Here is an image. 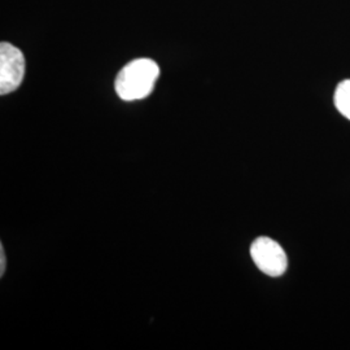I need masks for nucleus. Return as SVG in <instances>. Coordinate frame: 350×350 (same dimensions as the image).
I'll list each match as a JSON object with an SVG mask.
<instances>
[{"mask_svg": "<svg viewBox=\"0 0 350 350\" xmlns=\"http://www.w3.org/2000/svg\"><path fill=\"white\" fill-rule=\"evenodd\" d=\"M160 68L150 59H137L127 64L116 78V92L125 101L144 99L153 91Z\"/></svg>", "mask_w": 350, "mask_h": 350, "instance_id": "1", "label": "nucleus"}, {"mask_svg": "<svg viewBox=\"0 0 350 350\" xmlns=\"http://www.w3.org/2000/svg\"><path fill=\"white\" fill-rule=\"evenodd\" d=\"M5 271V258H4V248L0 247V276L4 275Z\"/></svg>", "mask_w": 350, "mask_h": 350, "instance_id": "5", "label": "nucleus"}, {"mask_svg": "<svg viewBox=\"0 0 350 350\" xmlns=\"http://www.w3.org/2000/svg\"><path fill=\"white\" fill-rule=\"evenodd\" d=\"M25 75V57L12 44H0V94L7 95L17 90Z\"/></svg>", "mask_w": 350, "mask_h": 350, "instance_id": "3", "label": "nucleus"}, {"mask_svg": "<svg viewBox=\"0 0 350 350\" xmlns=\"http://www.w3.org/2000/svg\"><path fill=\"white\" fill-rule=\"evenodd\" d=\"M250 256L253 262L266 275L278 278L287 271V254L273 239H256L250 247Z\"/></svg>", "mask_w": 350, "mask_h": 350, "instance_id": "2", "label": "nucleus"}, {"mask_svg": "<svg viewBox=\"0 0 350 350\" xmlns=\"http://www.w3.org/2000/svg\"><path fill=\"white\" fill-rule=\"evenodd\" d=\"M335 105L338 112L350 120V79L341 82L336 88Z\"/></svg>", "mask_w": 350, "mask_h": 350, "instance_id": "4", "label": "nucleus"}]
</instances>
